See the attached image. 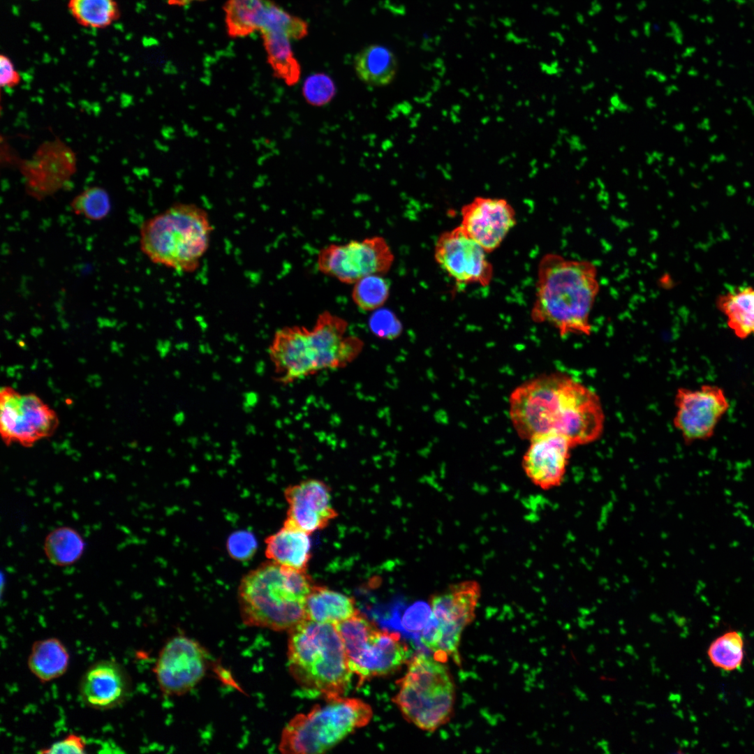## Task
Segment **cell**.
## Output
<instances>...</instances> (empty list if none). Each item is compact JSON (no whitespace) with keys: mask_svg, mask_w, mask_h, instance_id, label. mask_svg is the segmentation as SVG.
Segmentation results:
<instances>
[{"mask_svg":"<svg viewBox=\"0 0 754 754\" xmlns=\"http://www.w3.org/2000/svg\"><path fill=\"white\" fill-rule=\"evenodd\" d=\"M460 227L487 253L496 249L516 224V213L505 199L478 196L464 205Z\"/></svg>","mask_w":754,"mask_h":754,"instance_id":"2e32d148","label":"cell"},{"mask_svg":"<svg viewBox=\"0 0 754 754\" xmlns=\"http://www.w3.org/2000/svg\"><path fill=\"white\" fill-rule=\"evenodd\" d=\"M742 635L729 631L717 637L710 644L707 653L711 663L725 671H733L741 666L744 651Z\"/></svg>","mask_w":754,"mask_h":754,"instance_id":"f546056e","label":"cell"},{"mask_svg":"<svg viewBox=\"0 0 754 754\" xmlns=\"http://www.w3.org/2000/svg\"><path fill=\"white\" fill-rule=\"evenodd\" d=\"M86 543L80 533L70 526H60L50 531L43 543L44 553L53 565L68 566L82 556Z\"/></svg>","mask_w":754,"mask_h":754,"instance_id":"83f0119b","label":"cell"},{"mask_svg":"<svg viewBox=\"0 0 754 754\" xmlns=\"http://www.w3.org/2000/svg\"><path fill=\"white\" fill-rule=\"evenodd\" d=\"M394 261V255L387 240L376 235L344 244H330L319 250L316 265L323 274L343 283L354 284L367 276H385Z\"/></svg>","mask_w":754,"mask_h":754,"instance_id":"30bf717a","label":"cell"},{"mask_svg":"<svg viewBox=\"0 0 754 754\" xmlns=\"http://www.w3.org/2000/svg\"><path fill=\"white\" fill-rule=\"evenodd\" d=\"M716 306L737 337L745 339L754 334V288H745L721 295L716 300Z\"/></svg>","mask_w":754,"mask_h":754,"instance_id":"484cf974","label":"cell"},{"mask_svg":"<svg viewBox=\"0 0 754 754\" xmlns=\"http://www.w3.org/2000/svg\"><path fill=\"white\" fill-rule=\"evenodd\" d=\"M481 586L475 579L449 584L429 598L430 615L421 640L434 653L453 656L459 662L461 634L475 619Z\"/></svg>","mask_w":754,"mask_h":754,"instance_id":"9c48e42d","label":"cell"},{"mask_svg":"<svg viewBox=\"0 0 754 754\" xmlns=\"http://www.w3.org/2000/svg\"><path fill=\"white\" fill-rule=\"evenodd\" d=\"M371 332L384 340H394L401 336L403 325L396 314L391 310L380 308L374 311L368 321Z\"/></svg>","mask_w":754,"mask_h":754,"instance_id":"836d02e7","label":"cell"},{"mask_svg":"<svg viewBox=\"0 0 754 754\" xmlns=\"http://www.w3.org/2000/svg\"><path fill=\"white\" fill-rule=\"evenodd\" d=\"M393 698L404 718L420 729L434 732L451 718L455 685L448 667L438 659L418 653L398 681Z\"/></svg>","mask_w":754,"mask_h":754,"instance_id":"8992f818","label":"cell"},{"mask_svg":"<svg viewBox=\"0 0 754 754\" xmlns=\"http://www.w3.org/2000/svg\"><path fill=\"white\" fill-rule=\"evenodd\" d=\"M305 607L307 620L334 625L359 613L353 598L315 584L306 597Z\"/></svg>","mask_w":754,"mask_h":754,"instance_id":"7402d4cb","label":"cell"},{"mask_svg":"<svg viewBox=\"0 0 754 754\" xmlns=\"http://www.w3.org/2000/svg\"><path fill=\"white\" fill-rule=\"evenodd\" d=\"M131 681L123 667L113 660H99L84 674L80 683L83 702L96 709H109L122 704L131 692Z\"/></svg>","mask_w":754,"mask_h":754,"instance_id":"ffe728a7","label":"cell"},{"mask_svg":"<svg viewBox=\"0 0 754 754\" xmlns=\"http://www.w3.org/2000/svg\"><path fill=\"white\" fill-rule=\"evenodd\" d=\"M59 425L55 411L34 393L21 394L11 387L0 392V433L6 445L31 447L51 436Z\"/></svg>","mask_w":754,"mask_h":754,"instance_id":"8fae6325","label":"cell"},{"mask_svg":"<svg viewBox=\"0 0 754 754\" xmlns=\"http://www.w3.org/2000/svg\"><path fill=\"white\" fill-rule=\"evenodd\" d=\"M487 251L459 226L443 232L434 246V258L454 281L487 286L493 278V267Z\"/></svg>","mask_w":754,"mask_h":754,"instance_id":"5bb4252c","label":"cell"},{"mask_svg":"<svg viewBox=\"0 0 754 754\" xmlns=\"http://www.w3.org/2000/svg\"><path fill=\"white\" fill-rule=\"evenodd\" d=\"M609 110L612 109L619 112H628L631 110L630 105L625 103L617 94H614L609 97Z\"/></svg>","mask_w":754,"mask_h":754,"instance_id":"f35d334b","label":"cell"},{"mask_svg":"<svg viewBox=\"0 0 754 754\" xmlns=\"http://www.w3.org/2000/svg\"><path fill=\"white\" fill-rule=\"evenodd\" d=\"M313 582L306 570L268 561L249 571L237 591L240 614L250 626L288 631L306 617V599Z\"/></svg>","mask_w":754,"mask_h":754,"instance_id":"3957f363","label":"cell"},{"mask_svg":"<svg viewBox=\"0 0 754 754\" xmlns=\"http://www.w3.org/2000/svg\"><path fill=\"white\" fill-rule=\"evenodd\" d=\"M272 31L286 35L291 40H300L309 33L308 23L268 0L264 22L259 32Z\"/></svg>","mask_w":754,"mask_h":754,"instance_id":"4dcf8cb0","label":"cell"},{"mask_svg":"<svg viewBox=\"0 0 754 754\" xmlns=\"http://www.w3.org/2000/svg\"><path fill=\"white\" fill-rule=\"evenodd\" d=\"M205 1L207 0H168V3L170 6H185L188 4L192 3L193 2H200Z\"/></svg>","mask_w":754,"mask_h":754,"instance_id":"ab89813d","label":"cell"},{"mask_svg":"<svg viewBox=\"0 0 754 754\" xmlns=\"http://www.w3.org/2000/svg\"><path fill=\"white\" fill-rule=\"evenodd\" d=\"M752 6H754V0H748Z\"/></svg>","mask_w":754,"mask_h":754,"instance_id":"60d3db41","label":"cell"},{"mask_svg":"<svg viewBox=\"0 0 754 754\" xmlns=\"http://www.w3.org/2000/svg\"><path fill=\"white\" fill-rule=\"evenodd\" d=\"M68 10L79 25L89 29L108 28L120 17L116 0H68Z\"/></svg>","mask_w":754,"mask_h":754,"instance_id":"f1b7e54d","label":"cell"},{"mask_svg":"<svg viewBox=\"0 0 754 754\" xmlns=\"http://www.w3.org/2000/svg\"><path fill=\"white\" fill-rule=\"evenodd\" d=\"M69 653L57 638L35 642L28 657V667L40 681L47 682L62 676L69 664Z\"/></svg>","mask_w":754,"mask_h":754,"instance_id":"cb8c5ba5","label":"cell"},{"mask_svg":"<svg viewBox=\"0 0 754 754\" xmlns=\"http://www.w3.org/2000/svg\"><path fill=\"white\" fill-rule=\"evenodd\" d=\"M226 548L229 555L234 559L245 561L255 554L257 542L254 535L248 531L232 533L228 538Z\"/></svg>","mask_w":754,"mask_h":754,"instance_id":"d590c367","label":"cell"},{"mask_svg":"<svg viewBox=\"0 0 754 754\" xmlns=\"http://www.w3.org/2000/svg\"><path fill=\"white\" fill-rule=\"evenodd\" d=\"M348 321L323 311L309 328V340L319 372L341 369L353 363L362 353V339L347 334Z\"/></svg>","mask_w":754,"mask_h":754,"instance_id":"9a60e30c","label":"cell"},{"mask_svg":"<svg viewBox=\"0 0 754 754\" xmlns=\"http://www.w3.org/2000/svg\"><path fill=\"white\" fill-rule=\"evenodd\" d=\"M390 296V284L382 275L367 276L353 284L351 298L360 309L374 311L384 306Z\"/></svg>","mask_w":754,"mask_h":754,"instance_id":"1f68e13d","label":"cell"},{"mask_svg":"<svg viewBox=\"0 0 754 754\" xmlns=\"http://www.w3.org/2000/svg\"><path fill=\"white\" fill-rule=\"evenodd\" d=\"M334 626L359 685L390 674L408 660V648L398 633L378 628L360 613Z\"/></svg>","mask_w":754,"mask_h":754,"instance_id":"ba28073f","label":"cell"},{"mask_svg":"<svg viewBox=\"0 0 754 754\" xmlns=\"http://www.w3.org/2000/svg\"><path fill=\"white\" fill-rule=\"evenodd\" d=\"M353 66L357 77L372 87H385L395 78L398 62L387 47L373 44L361 50L355 56Z\"/></svg>","mask_w":754,"mask_h":754,"instance_id":"603a6c76","label":"cell"},{"mask_svg":"<svg viewBox=\"0 0 754 754\" xmlns=\"http://www.w3.org/2000/svg\"><path fill=\"white\" fill-rule=\"evenodd\" d=\"M509 414L519 436L528 441L557 433L575 447L596 441L604 428L597 394L560 372L540 375L516 387L509 398Z\"/></svg>","mask_w":754,"mask_h":754,"instance_id":"6da1fadb","label":"cell"},{"mask_svg":"<svg viewBox=\"0 0 754 754\" xmlns=\"http://www.w3.org/2000/svg\"><path fill=\"white\" fill-rule=\"evenodd\" d=\"M674 404V425L686 444L711 438L730 408L724 390L714 385H702L697 389L680 387Z\"/></svg>","mask_w":754,"mask_h":754,"instance_id":"7c38bea8","label":"cell"},{"mask_svg":"<svg viewBox=\"0 0 754 754\" xmlns=\"http://www.w3.org/2000/svg\"><path fill=\"white\" fill-rule=\"evenodd\" d=\"M288 662L301 688L325 700L343 697L351 675L336 626L305 619L288 630Z\"/></svg>","mask_w":754,"mask_h":754,"instance_id":"277c9868","label":"cell"},{"mask_svg":"<svg viewBox=\"0 0 754 754\" xmlns=\"http://www.w3.org/2000/svg\"><path fill=\"white\" fill-rule=\"evenodd\" d=\"M294 716L283 728L279 749L286 754H315L332 748L370 721L371 707L357 698L340 697Z\"/></svg>","mask_w":754,"mask_h":754,"instance_id":"52a82bcc","label":"cell"},{"mask_svg":"<svg viewBox=\"0 0 754 754\" xmlns=\"http://www.w3.org/2000/svg\"><path fill=\"white\" fill-rule=\"evenodd\" d=\"M307 327L286 326L276 331L269 347L276 379L283 384L318 374L307 349Z\"/></svg>","mask_w":754,"mask_h":754,"instance_id":"d6986e66","label":"cell"},{"mask_svg":"<svg viewBox=\"0 0 754 754\" xmlns=\"http://www.w3.org/2000/svg\"><path fill=\"white\" fill-rule=\"evenodd\" d=\"M600 291L598 269L588 260L549 253L539 262L531 318L561 337L590 335L591 315Z\"/></svg>","mask_w":754,"mask_h":754,"instance_id":"7a4b0ae2","label":"cell"},{"mask_svg":"<svg viewBox=\"0 0 754 754\" xmlns=\"http://www.w3.org/2000/svg\"><path fill=\"white\" fill-rule=\"evenodd\" d=\"M268 0H227L223 5L225 24L232 38L246 37L259 31L264 22Z\"/></svg>","mask_w":754,"mask_h":754,"instance_id":"4316f807","label":"cell"},{"mask_svg":"<svg viewBox=\"0 0 754 754\" xmlns=\"http://www.w3.org/2000/svg\"><path fill=\"white\" fill-rule=\"evenodd\" d=\"M260 35L274 76L288 86L297 84L301 76V66L294 55L291 40L284 34L272 31L261 32Z\"/></svg>","mask_w":754,"mask_h":754,"instance_id":"d4e9b609","label":"cell"},{"mask_svg":"<svg viewBox=\"0 0 754 754\" xmlns=\"http://www.w3.org/2000/svg\"><path fill=\"white\" fill-rule=\"evenodd\" d=\"M87 742L77 734H71L39 751L40 753H85Z\"/></svg>","mask_w":754,"mask_h":754,"instance_id":"8d00e7d4","label":"cell"},{"mask_svg":"<svg viewBox=\"0 0 754 754\" xmlns=\"http://www.w3.org/2000/svg\"><path fill=\"white\" fill-rule=\"evenodd\" d=\"M265 543V554L269 561L286 568L306 570L311 556L308 533L284 522L278 531L266 538Z\"/></svg>","mask_w":754,"mask_h":754,"instance_id":"44dd1931","label":"cell"},{"mask_svg":"<svg viewBox=\"0 0 754 754\" xmlns=\"http://www.w3.org/2000/svg\"><path fill=\"white\" fill-rule=\"evenodd\" d=\"M302 93L305 99L311 105H323L334 96L335 86L332 80L326 74L314 73L305 80Z\"/></svg>","mask_w":754,"mask_h":754,"instance_id":"e575fe53","label":"cell"},{"mask_svg":"<svg viewBox=\"0 0 754 754\" xmlns=\"http://www.w3.org/2000/svg\"><path fill=\"white\" fill-rule=\"evenodd\" d=\"M529 441L522 462L525 474L542 489L559 486L563 480L572 445L557 433L541 434Z\"/></svg>","mask_w":754,"mask_h":754,"instance_id":"ac0fdd59","label":"cell"},{"mask_svg":"<svg viewBox=\"0 0 754 754\" xmlns=\"http://www.w3.org/2000/svg\"><path fill=\"white\" fill-rule=\"evenodd\" d=\"M207 651L195 640L176 636L160 651L154 672L161 690L180 695L193 688L204 677L207 667Z\"/></svg>","mask_w":754,"mask_h":754,"instance_id":"4fadbf2b","label":"cell"},{"mask_svg":"<svg viewBox=\"0 0 754 754\" xmlns=\"http://www.w3.org/2000/svg\"><path fill=\"white\" fill-rule=\"evenodd\" d=\"M21 81V75L10 58L0 55V85L2 88H13Z\"/></svg>","mask_w":754,"mask_h":754,"instance_id":"74e56055","label":"cell"},{"mask_svg":"<svg viewBox=\"0 0 754 754\" xmlns=\"http://www.w3.org/2000/svg\"><path fill=\"white\" fill-rule=\"evenodd\" d=\"M72 212L78 216L99 221L105 219L111 211V200L108 192L98 186H90L75 195L70 203Z\"/></svg>","mask_w":754,"mask_h":754,"instance_id":"d6a6232c","label":"cell"},{"mask_svg":"<svg viewBox=\"0 0 754 754\" xmlns=\"http://www.w3.org/2000/svg\"><path fill=\"white\" fill-rule=\"evenodd\" d=\"M288 505L284 522L309 535L327 527L338 516L332 504L328 485L317 479H306L284 490Z\"/></svg>","mask_w":754,"mask_h":754,"instance_id":"e0dca14e","label":"cell"},{"mask_svg":"<svg viewBox=\"0 0 754 754\" xmlns=\"http://www.w3.org/2000/svg\"><path fill=\"white\" fill-rule=\"evenodd\" d=\"M213 230L205 209L192 203H175L142 223L140 248L154 264L193 272L209 249Z\"/></svg>","mask_w":754,"mask_h":754,"instance_id":"5b68a950","label":"cell"}]
</instances>
